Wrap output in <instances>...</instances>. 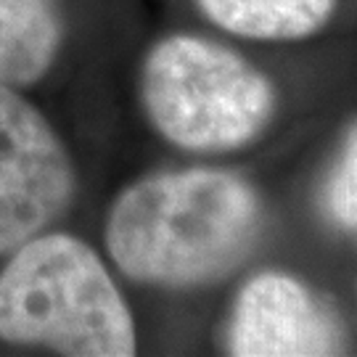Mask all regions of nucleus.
Returning a JSON list of instances; mask_svg holds the SVG:
<instances>
[{
    "label": "nucleus",
    "instance_id": "1",
    "mask_svg": "<svg viewBox=\"0 0 357 357\" xmlns=\"http://www.w3.org/2000/svg\"><path fill=\"white\" fill-rule=\"evenodd\" d=\"M262 228L249 180L191 167L130 183L106 217V249L122 275L143 286H206L241 265Z\"/></svg>",
    "mask_w": 357,
    "mask_h": 357
},
{
    "label": "nucleus",
    "instance_id": "2",
    "mask_svg": "<svg viewBox=\"0 0 357 357\" xmlns=\"http://www.w3.org/2000/svg\"><path fill=\"white\" fill-rule=\"evenodd\" d=\"M0 339L69 357H130L135 320L96 249L38 233L0 270Z\"/></svg>",
    "mask_w": 357,
    "mask_h": 357
},
{
    "label": "nucleus",
    "instance_id": "3",
    "mask_svg": "<svg viewBox=\"0 0 357 357\" xmlns=\"http://www.w3.org/2000/svg\"><path fill=\"white\" fill-rule=\"evenodd\" d=\"M141 101L153 130L193 153H225L257 141L275 114L262 69L199 35H169L146 53Z\"/></svg>",
    "mask_w": 357,
    "mask_h": 357
},
{
    "label": "nucleus",
    "instance_id": "4",
    "mask_svg": "<svg viewBox=\"0 0 357 357\" xmlns=\"http://www.w3.org/2000/svg\"><path fill=\"white\" fill-rule=\"evenodd\" d=\"M77 175L48 116L0 85V255L13 252L66 212Z\"/></svg>",
    "mask_w": 357,
    "mask_h": 357
},
{
    "label": "nucleus",
    "instance_id": "5",
    "mask_svg": "<svg viewBox=\"0 0 357 357\" xmlns=\"http://www.w3.org/2000/svg\"><path fill=\"white\" fill-rule=\"evenodd\" d=\"M236 357H320L344 352L333 312L294 275L265 270L241 286L228 320Z\"/></svg>",
    "mask_w": 357,
    "mask_h": 357
},
{
    "label": "nucleus",
    "instance_id": "6",
    "mask_svg": "<svg viewBox=\"0 0 357 357\" xmlns=\"http://www.w3.org/2000/svg\"><path fill=\"white\" fill-rule=\"evenodd\" d=\"M64 43L59 0H0V85L29 88L51 72Z\"/></svg>",
    "mask_w": 357,
    "mask_h": 357
},
{
    "label": "nucleus",
    "instance_id": "7",
    "mask_svg": "<svg viewBox=\"0 0 357 357\" xmlns=\"http://www.w3.org/2000/svg\"><path fill=\"white\" fill-rule=\"evenodd\" d=\"M215 26L246 40H302L331 22L339 0H196Z\"/></svg>",
    "mask_w": 357,
    "mask_h": 357
},
{
    "label": "nucleus",
    "instance_id": "8",
    "mask_svg": "<svg viewBox=\"0 0 357 357\" xmlns=\"http://www.w3.org/2000/svg\"><path fill=\"white\" fill-rule=\"evenodd\" d=\"M323 202L339 228L357 233V130L349 135L339 165L333 167Z\"/></svg>",
    "mask_w": 357,
    "mask_h": 357
}]
</instances>
